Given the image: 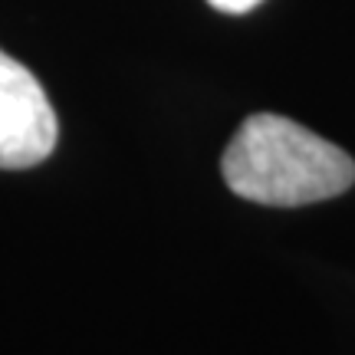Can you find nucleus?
<instances>
[{"mask_svg":"<svg viewBox=\"0 0 355 355\" xmlns=\"http://www.w3.org/2000/svg\"><path fill=\"white\" fill-rule=\"evenodd\" d=\"M227 188L266 207H303L329 201L355 184V162L286 115L257 112L243 119L220 158Z\"/></svg>","mask_w":355,"mask_h":355,"instance_id":"nucleus-1","label":"nucleus"},{"mask_svg":"<svg viewBox=\"0 0 355 355\" xmlns=\"http://www.w3.org/2000/svg\"><path fill=\"white\" fill-rule=\"evenodd\" d=\"M56 112L40 79L0 50V168H33L56 148Z\"/></svg>","mask_w":355,"mask_h":355,"instance_id":"nucleus-2","label":"nucleus"},{"mask_svg":"<svg viewBox=\"0 0 355 355\" xmlns=\"http://www.w3.org/2000/svg\"><path fill=\"white\" fill-rule=\"evenodd\" d=\"M211 7H217L220 13H247L254 10V7H260L263 0H207Z\"/></svg>","mask_w":355,"mask_h":355,"instance_id":"nucleus-3","label":"nucleus"}]
</instances>
